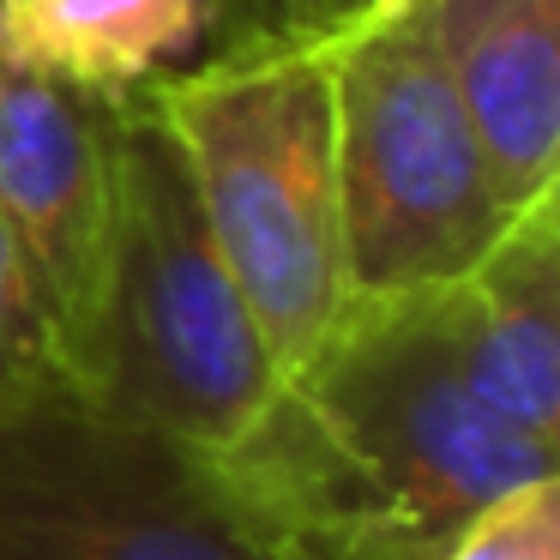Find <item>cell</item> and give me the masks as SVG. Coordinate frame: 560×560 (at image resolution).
<instances>
[{
	"label": "cell",
	"instance_id": "7",
	"mask_svg": "<svg viewBox=\"0 0 560 560\" xmlns=\"http://www.w3.org/2000/svg\"><path fill=\"white\" fill-rule=\"evenodd\" d=\"M446 295L476 398L506 428L560 446V187L512 211Z\"/></svg>",
	"mask_w": 560,
	"mask_h": 560
},
{
	"label": "cell",
	"instance_id": "3",
	"mask_svg": "<svg viewBox=\"0 0 560 560\" xmlns=\"http://www.w3.org/2000/svg\"><path fill=\"white\" fill-rule=\"evenodd\" d=\"M259 319L211 242L194 175L151 109L121 91L115 121V254L103 290V343L91 410L182 446L223 452L278 392Z\"/></svg>",
	"mask_w": 560,
	"mask_h": 560
},
{
	"label": "cell",
	"instance_id": "1",
	"mask_svg": "<svg viewBox=\"0 0 560 560\" xmlns=\"http://www.w3.org/2000/svg\"><path fill=\"white\" fill-rule=\"evenodd\" d=\"M555 464V446L476 398L446 283L350 295L218 452L242 506L295 560H440L488 500L560 476Z\"/></svg>",
	"mask_w": 560,
	"mask_h": 560
},
{
	"label": "cell",
	"instance_id": "11",
	"mask_svg": "<svg viewBox=\"0 0 560 560\" xmlns=\"http://www.w3.org/2000/svg\"><path fill=\"white\" fill-rule=\"evenodd\" d=\"M440 560H560V476L494 494Z\"/></svg>",
	"mask_w": 560,
	"mask_h": 560
},
{
	"label": "cell",
	"instance_id": "8",
	"mask_svg": "<svg viewBox=\"0 0 560 560\" xmlns=\"http://www.w3.org/2000/svg\"><path fill=\"white\" fill-rule=\"evenodd\" d=\"M434 37L506 211L560 187V0H434Z\"/></svg>",
	"mask_w": 560,
	"mask_h": 560
},
{
	"label": "cell",
	"instance_id": "10",
	"mask_svg": "<svg viewBox=\"0 0 560 560\" xmlns=\"http://www.w3.org/2000/svg\"><path fill=\"white\" fill-rule=\"evenodd\" d=\"M61 398H79V392L67 380L61 355H55L49 326H43L25 278H19L13 247L0 235V422H19V416Z\"/></svg>",
	"mask_w": 560,
	"mask_h": 560
},
{
	"label": "cell",
	"instance_id": "2",
	"mask_svg": "<svg viewBox=\"0 0 560 560\" xmlns=\"http://www.w3.org/2000/svg\"><path fill=\"white\" fill-rule=\"evenodd\" d=\"M338 31L223 43V55L194 73L145 79V97L182 145L211 242L230 259L278 374L302 368L350 302L331 127Z\"/></svg>",
	"mask_w": 560,
	"mask_h": 560
},
{
	"label": "cell",
	"instance_id": "12",
	"mask_svg": "<svg viewBox=\"0 0 560 560\" xmlns=\"http://www.w3.org/2000/svg\"><path fill=\"white\" fill-rule=\"evenodd\" d=\"M211 7L230 25V43H283L350 25L368 0H211Z\"/></svg>",
	"mask_w": 560,
	"mask_h": 560
},
{
	"label": "cell",
	"instance_id": "9",
	"mask_svg": "<svg viewBox=\"0 0 560 560\" xmlns=\"http://www.w3.org/2000/svg\"><path fill=\"white\" fill-rule=\"evenodd\" d=\"M211 0H0V61L79 91H133L199 37Z\"/></svg>",
	"mask_w": 560,
	"mask_h": 560
},
{
	"label": "cell",
	"instance_id": "4",
	"mask_svg": "<svg viewBox=\"0 0 560 560\" xmlns=\"http://www.w3.org/2000/svg\"><path fill=\"white\" fill-rule=\"evenodd\" d=\"M343 290L464 278L512 223L434 37V0H368L331 49Z\"/></svg>",
	"mask_w": 560,
	"mask_h": 560
},
{
	"label": "cell",
	"instance_id": "5",
	"mask_svg": "<svg viewBox=\"0 0 560 560\" xmlns=\"http://www.w3.org/2000/svg\"><path fill=\"white\" fill-rule=\"evenodd\" d=\"M0 560H295L218 452L97 416L85 398L0 422Z\"/></svg>",
	"mask_w": 560,
	"mask_h": 560
},
{
	"label": "cell",
	"instance_id": "6",
	"mask_svg": "<svg viewBox=\"0 0 560 560\" xmlns=\"http://www.w3.org/2000/svg\"><path fill=\"white\" fill-rule=\"evenodd\" d=\"M121 91H79L0 61V235L79 398L97 386L115 254Z\"/></svg>",
	"mask_w": 560,
	"mask_h": 560
}]
</instances>
